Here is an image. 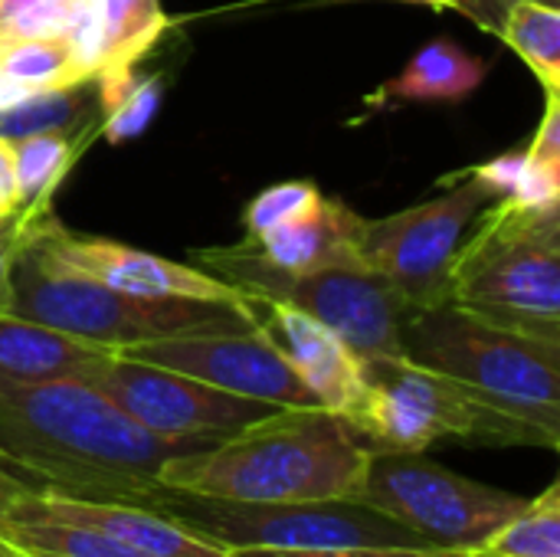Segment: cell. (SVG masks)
Listing matches in <instances>:
<instances>
[{"mask_svg": "<svg viewBox=\"0 0 560 557\" xmlns=\"http://www.w3.org/2000/svg\"><path fill=\"white\" fill-rule=\"evenodd\" d=\"M200 446L148 433L75 378L0 384V460L59 496L158 512L161 466Z\"/></svg>", "mask_w": 560, "mask_h": 557, "instance_id": "6da1fadb", "label": "cell"}, {"mask_svg": "<svg viewBox=\"0 0 560 557\" xmlns=\"http://www.w3.org/2000/svg\"><path fill=\"white\" fill-rule=\"evenodd\" d=\"M371 453L325 407H279L246 430L171 456L158 479L167 489L233 502L351 499Z\"/></svg>", "mask_w": 560, "mask_h": 557, "instance_id": "7a4b0ae2", "label": "cell"}, {"mask_svg": "<svg viewBox=\"0 0 560 557\" xmlns=\"http://www.w3.org/2000/svg\"><path fill=\"white\" fill-rule=\"evenodd\" d=\"M400 355L459 384L512 423L525 446H560V345L499 328L446 302L407 315Z\"/></svg>", "mask_w": 560, "mask_h": 557, "instance_id": "3957f363", "label": "cell"}, {"mask_svg": "<svg viewBox=\"0 0 560 557\" xmlns=\"http://www.w3.org/2000/svg\"><path fill=\"white\" fill-rule=\"evenodd\" d=\"M0 312L39 322L105 351H128L135 345L184 335H233L259 328L249 302L128 295L66 269L30 240L10 263L0 289Z\"/></svg>", "mask_w": 560, "mask_h": 557, "instance_id": "277c9868", "label": "cell"}, {"mask_svg": "<svg viewBox=\"0 0 560 557\" xmlns=\"http://www.w3.org/2000/svg\"><path fill=\"white\" fill-rule=\"evenodd\" d=\"M450 269V302L518 335L560 345V207L492 200Z\"/></svg>", "mask_w": 560, "mask_h": 557, "instance_id": "5b68a950", "label": "cell"}, {"mask_svg": "<svg viewBox=\"0 0 560 557\" xmlns=\"http://www.w3.org/2000/svg\"><path fill=\"white\" fill-rule=\"evenodd\" d=\"M194 263L233 286L246 302H282L312 315L331 328L358 358L400 355V328L410 309L361 259L292 276L266 266L253 243L240 240L236 246L197 250Z\"/></svg>", "mask_w": 560, "mask_h": 557, "instance_id": "8992f818", "label": "cell"}, {"mask_svg": "<svg viewBox=\"0 0 560 557\" xmlns=\"http://www.w3.org/2000/svg\"><path fill=\"white\" fill-rule=\"evenodd\" d=\"M361 397L341 423L371 456L423 453L443 440L525 446L512 423L486 410L450 378L404 355L361 358Z\"/></svg>", "mask_w": 560, "mask_h": 557, "instance_id": "52a82bcc", "label": "cell"}, {"mask_svg": "<svg viewBox=\"0 0 560 557\" xmlns=\"http://www.w3.org/2000/svg\"><path fill=\"white\" fill-rule=\"evenodd\" d=\"M203 542L233 548H427L407 525L351 499L331 502H233L167 489L158 506ZM436 548V545H433Z\"/></svg>", "mask_w": 560, "mask_h": 557, "instance_id": "ba28073f", "label": "cell"}, {"mask_svg": "<svg viewBox=\"0 0 560 557\" xmlns=\"http://www.w3.org/2000/svg\"><path fill=\"white\" fill-rule=\"evenodd\" d=\"M351 502L407 525L427 545L456 552L486 548V542L528 506L525 496L450 473L423 460V453L371 456Z\"/></svg>", "mask_w": 560, "mask_h": 557, "instance_id": "9c48e42d", "label": "cell"}, {"mask_svg": "<svg viewBox=\"0 0 560 557\" xmlns=\"http://www.w3.org/2000/svg\"><path fill=\"white\" fill-rule=\"evenodd\" d=\"M492 204L489 190L466 171L443 194L400 213L368 220L358 217L354 250L410 312L450 302V269L466 230Z\"/></svg>", "mask_w": 560, "mask_h": 557, "instance_id": "30bf717a", "label": "cell"}, {"mask_svg": "<svg viewBox=\"0 0 560 557\" xmlns=\"http://www.w3.org/2000/svg\"><path fill=\"white\" fill-rule=\"evenodd\" d=\"M79 381L108 397L128 420H135L148 433L177 443L210 446L279 410L272 404L226 394L187 374L118 351H105L102 358H95L79 374Z\"/></svg>", "mask_w": 560, "mask_h": 557, "instance_id": "8fae6325", "label": "cell"}, {"mask_svg": "<svg viewBox=\"0 0 560 557\" xmlns=\"http://www.w3.org/2000/svg\"><path fill=\"white\" fill-rule=\"evenodd\" d=\"M30 243L66 269L89 276L108 289L144 299H200V302H246L233 286L203 272L194 263H174L105 236H85L62 227L52 210H39Z\"/></svg>", "mask_w": 560, "mask_h": 557, "instance_id": "7c38bea8", "label": "cell"}, {"mask_svg": "<svg viewBox=\"0 0 560 557\" xmlns=\"http://www.w3.org/2000/svg\"><path fill=\"white\" fill-rule=\"evenodd\" d=\"M236 397L262 401L272 407H318L315 394L299 381L282 351L256 328L233 335H184L118 351Z\"/></svg>", "mask_w": 560, "mask_h": 557, "instance_id": "4fadbf2b", "label": "cell"}, {"mask_svg": "<svg viewBox=\"0 0 560 557\" xmlns=\"http://www.w3.org/2000/svg\"><path fill=\"white\" fill-rule=\"evenodd\" d=\"M259 318V332L282 351L299 381L315 394L318 407L335 417L351 414L361 397L364 371L361 358L312 315L282 302H249Z\"/></svg>", "mask_w": 560, "mask_h": 557, "instance_id": "5bb4252c", "label": "cell"}, {"mask_svg": "<svg viewBox=\"0 0 560 557\" xmlns=\"http://www.w3.org/2000/svg\"><path fill=\"white\" fill-rule=\"evenodd\" d=\"M167 16L161 0H75L66 43L85 79L115 82L138 69V59L158 43Z\"/></svg>", "mask_w": 560, "mask_h": 557, "instance_id": "9a60e30c", "label": "cell"}, {"mask_svg": "<svg viewBox=\"0 0 560 557\" xmlns=\"http://www.w3.org/2000/svg\"><path fill=\"white\" fill-rule=\"evenodd\" d=\"M36 499L52 519L95 529L148 557H226L223 548L203 542L200 535L187 532L184 525H177L174 519L154 509H141L128 502H89V499L59 496L52 489H36Z\"/></svg>", "mask_w": 560, "mask_h": 557, "instance_id": "2e32d148", "label": "cell"}, {"mask_svg": "<svg viewBox=\"0 0 560 557\" xmlns=\"http://www.w3.org/2000/svg\"><path fill=\"white\" fill-rule=\"evenodd\" d=\"M358 217L351 207H345L338 197H325L305 210L302 217L262 233V236H246L256 250V256L279 269V272H312L325 269L335 263L358 259L354 250V233H358Z\"/></svg>", "mask_w": 560, "mask_h": 557, "instance_id": "e0dca14e", "label": "cell"}, {"mask_svg": "<svg viewBox=\"0 0 560 557\" xmlns=\"http://www.w3.org/2000/svg\"><path fill=\"white\" fill-rule=\"evenodd\" d=\"M105 348L72 335L0 312V384H39L75 378L102 358Z\"/></svg>", "mask_w": 560, "mask_h": 557, "instance_id": "ac0fdd59", "label": "cell"}, {"mask_svg": "<svg viewBox=\"0 0 560 557\" xmlns=\"http://www.w3.org/2000/svg\"><path fill=\"white\" fill-rule=\"evenodd\" d=\"M486 72L489 66L459 43L433 39L384 85L381 102H463L482 85Z\"/></svg>", "mask_w": 560, "mask_h": 557, "instance_id": "d6986e66", "label": "cell"}, {"mask_svg": "<svg viewBox=\"0 0 560 557\" xmlns=\"http://www.w3.org/2000/svg\"><path fill=\"white\" fill-rule=\"evenodd\" d=\"M102 125V105H98V89L92 79L66 89H43L26 95L23 102L0 108V138L3 141H20L30 135H82V131H98Z\"/></svg>", "mask_w": 560, "mask_h": 557, "instance_id": "ffe728a7", "label": "cell"}, {"mask_svg": "<svg viewBox=\"0 0 560 557\" xmlns=\"http://www.w3.org/2000/svg\"><path fill=\"white\" fill-rule=\"evenodd\" d=\"M499 36L535 72L545 92L560 89V10L555 0H512L502 13Z\"/></svg>", "mask_w": 560, "mask_h": 557, "instance_id": "44dd1931", "label": "cell"}, {"mask_svg": "<svg viewBox=\"0 0 560 557\" xmlns=\"http://www.w3.org/2000/svg\"><path fill=\"white\" fill-rule=\"evenodd\" d=\"M98 131H82V135H30L13 144V171H16V194H20V210H39L49 207V197L56 184L66 177L79 151L92 141Z\"/></svg>", "mask_w": 560, "mask_h": 557, "instance_id": "7402d4cb", "label": "cell"}, {"mask_svg": "<svg viewBox=\"0 0 560 557\" xmlns=\"http://www.w3.org/2000/svg\"><path fill=\"white\" fill-rule=\"evenodd\" d=\"M95 89H98V105H102L98 135H105L112 144H121L148 131L161 105V76H144L135 69L115 82H102V85L95 82Z\"/></svg>", "mask_w": 560, "mask_h": 557, "instance_id": "603a6c76", "label": "cell"}, {"mask_svg": "<svg viewBox=\"0 0 560 557\" xmlns=\"http://www.w3.org/2000/svg\"><path fill=\"white\" fill-rule=\"evenodd\" d=\"M486 552L495 557H560V486H548L538 499L505 522Z\"/></svg>", "mask_w": 560, "mask_h": 557, "instance_id": "cb8c5ba5", "label": "cell"}, {"mask_svg": "<svg viewBox=\"0 0 560 557\" xmlns=\"http://www.w3.org/2000/svg\"><path fill=\"white\" fill-rule=\"evenodd\" d=\"M0 66L16 82H23L30 92L66 89V85L85 82V72H82L72 46L66 43V36L7 43V46H0Z\"/></svg>", "mask_w": 560, "mask_h": 557, "instance_id": "d4e9b609", "label": "cell"}, {"mask_svg": "<svg viewBox=\"0 0 560 557\" xmlns=\"http://www.w3.org/2000/svg\"><path fill=\"white\" fill-rule=\"evenodd\" d=\"M75 0H0V46L66 36Z\"/></svg>", "mask_w": 560, "mask_h": 557, "instance_id": "484cf974", "label": "cell"}, {"mask_svg": "<svg viewBox=\"0 0 560 557\" xmlns=\"http://www.w3.org/2000/svg\"><path fill=\"white\" fill-rule=\"evenodd\" d=\"M322 200V190L312 181H282L266 187L262 194H256L246 204L243 223H246V236H262L295 217H302L305 210H312Z\"/></svg>", "mask_w": 560, "mask_h": 557, "instance_id": "4316f807", "label": "cell"}, {"mask_svg": "<svg viewBox=\"0 0 560 557\" xmlns=\"http://www.w3.org/2000/svg\"><path fill=\"white\" fill-rule=\"evenodd\" d=\"M469 552L456 548H233L226 557H463Z\"/></svg>", "mask_w": 560, "mask_h": 557, "instance_id": "83f0119b", "label": "cell"}, {"mask_svg": "<svg viewBox=\"0 0 560 557\" xmlns=\"http://www.w3.org/2000/svg\"><path fill=\"white\" fill-rule=\"evenodd\" d=\"M522 167H525V148H515V151H509V154H499V158H492V161L472 167L469 174L489 190L492 200H499V197H509V194L515 190V184H518V177H522Z\"/></svg>", "mask_w": 560, "mask_h": 557, "instance_id": "f1b7e54d", "label": "cell"}, {"mask_svg": "<svg viewBox=\"0 0 560 557\" xmlns=\"http://www.w3.org/2000/svg\"><path fill=\"white\" fill-rule=\"evenodd\" d=\"M39 210H46V207H39ZM39 210H16V213L0 220V289L7 282L10 263L16 259V253L23 250V243L33 233V220H36Z\"/></svg>", "mask_w": 560, "mask_h": 557, "instance_id": "f546056e", "label": "cell"}, {"mask_svg": "<svg viewBox=\"0 0 560 557\" xmlns=\"http://www.w3.org/2000/svg\"><path fill=\"white\" fill-rule=\"evenodd\" d=\"M20 210L16 194V171H13V144L0 138V217H10Z\"/></svg>", "mask_w": 560, "mask_h": 557, "instance_id": "4dcf8cb0", "label": "cell"}, {"mask_svg": "<svg viewBox=\"0 0 560 557\" xmlns=\"http://www.w3.org/2000/svg\"><path fill=\"white\" fill-rule=\"evenodd\" d=\"M26 95H33L23 82H16L3 66H0V108H10L16 102H23Z\"/></svg>", "mask_w": 560, "mask_h": 557, "instance_id": "1f68e13d", "label": "cell"}, {"mask_svg": "<svg viewBox=\"0 0 560 557\" xmlns=\"http://www.w3.org/2000/svg\"><path fill=\"white\" fill-rule=\"evenodd\" d=\"M407 3H423V7H436V10H459V13H469V16L482 20L479 0H407Z\"/></svg>", "mask_w": 560, "mask_h": 557, "instance_id": "d6a6232c", "label": "cell"}, {"mask_svg": "<svg viewBox=\"0 0 560 557\" xmlns=\"http://www.w3.org/2000/svg\"><path fill=\"white\" fill-rule=\"evenodd\" d=\"M463 557H495V555H489L486 548H479V552H469V555H463Z\"/></svg>", "mask_w": 560, "mask_h": 557, "instance_id": "836d02e7", "label": "cell"}, {"mask_svg": "<svg viewBox=\"0 0 560 557\" xmlns=\"http://www.w3.org/2000/svg\"><path fill=\"white\" fill-rule=\"evenodd\" d=\"M0 557H23V555H16V552H10L7 545H0Z\"/></svg>", "mask_w": 560, "mask_h": 557, "instance_id": "e575fe53", "label": "cell"}, {"mask_svg": "<svg viewBox=\"0 0 560 557\" xmlns=\"http://www.w3.org/2000/svg\"><path fill=\"white\" fill-rule=\"evenodd\" d=\"M0 220H3V217H0Z\"/></svg>", "mask_w": 560, "mask_h": 557, "instance_id": "d590c367", "label": "cell"}]
</instances>
